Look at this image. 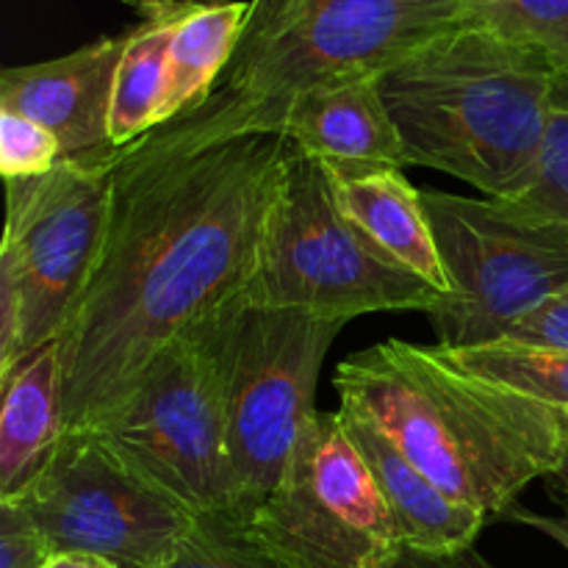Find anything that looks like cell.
<instances>
[{
  "instance_id": "6da1fadb",
  "label": "cell",
  "mask_w": 568,
  "mask_h": 568,
  "mask_svg": "<svg viewBox=\"0 0 568 568\" xmlns=\"http://www.w3.org/2000/svg\"><path fill=\"white\" fill-rule=\"evenodd\" d=\"M288 150L222 87L114 150L103 253L59 336L67 430L100 425L175 338L242 297Z\"/></svg>"
},
{
  "instance_id": "7a4b0ae2",
  "label": "cell",
  "mask_w": 568,
  "mask_h": 568,
  "mask_svg": "<svg viewBox=\"0 0 568 568\" xmlns=\"http://www.w3.org/2000/svg\"><path fill=\"white\" fill-rule=\"evenodd\" d=\"M342 410L386 433L444 494L497 521L560 466L566 425L541 399L464 369L442 344L366 347L333 377Z\"/></svg>"
},
{
  "instance_id": "3957f363",
  "label": "cell",
  "mask_w": 568,
  "mask_h": 568,
  "mask_svg": "<svg viewBox=\"0 0 568 568\" xmlns=\"http://www.w3.org/2000/svg\"><path fill=\"white\" fill-rule=\"evenodd\" d=\"M555 83L547 59L471 14L377 75L408 166L442 170L491 200H519L536 181Z\"/></svg>"
},
{
  "instance_id": "277c9868",
  "label": "cell",
  "mask_w": 568,
  "mask_h": 568,
  "mask_svg": "<svg viewBox=\"0 0 568 568\" xmlns=\"http://www.w3.org/2000/svg\"><path fill=\"white\" fill-rule=\"evenodd\" d=\"M466 17L464 0H288L242 37L222 89L247 105L253 128L281 133L297 94L383 75Z\"/></svg>"
},
{
  "instance_id": "5b68a950",
  "label": "cell",
  "mask_w": 568,
  "mask_h": 568,
  "mask_svg": "<svg viewBox=\"0 0 568 568\" xmlns=\"http://www.w3.org/2000/svg\"><path fill=\"white\" fill-rule=\"evenodd\" d=\"M242 303L347 325L364 314H430L442 294L372 247L333 203L320 161L292 144Z\"/></svg>"
},
{
  "instance_id": "8992f818",
  "label": "cell",
  "mask_w": 568,
  "mask_h": 568,
  "mask_svg": "<svg viewBox=\"0 0 568 568\" xmlns=\"http://www.w3.org/2000/svg\"><path fill=\"white\" fill-rule=\"evenodd\" d=\"M111 155L64 159L6 181L0 242V375L59 342L109 231Z\"/></svg>"
},
{
  "instance_id": "52a82bcc",
  "label": "cell",
  "mask_w": 568,
  "mask_h": 568,
  "mask_svg": "<svg viewBox=\"0 0 568 568\" xmlns=\"http://www.w3.org/2000/svg\"><path fill=\"white\" fill-rule=\"evenodd\" d=\"M231 305L175 338L150 364L131 397L92 427L133 471L189 514L227 519L225 333Z\"/></svg>"
},
{
  "instance_id": "ba28073f",
  "label": "cell",
  "mask_w": 568,
  "mask_h": 568,
  "mask_svg": "<svg viewBox=\"0 0 568 568\" xmlns=\"http://www.w3.org/2000/svg\"><path fill=\"white\" fill-rule=\"evenodd\" d=\"M344 322L231 305L225 333V447L231 519L250 516L275 491L305 422L316 414V381Z\"/></svg>"
},
{
  "instance_id": "9c48e42d",
  "label": "cell",
  "mask_w": 568,
  "mask_h": 568,
  "mask_svg": "<svg viewBox=\"0 0 568 568\" xmlns=\"http://www.w3.org/2000/svg\"><path fill=\"white\" fill-rule=\"evenodd\" d=\"M453 294L430 311L449 349L503 342L519 316L568 288V222L514 200L425 192Z\"/></svg>"
},
{
  "instance_id": "30bf717a",
  "label": "cell",
  "mask_w": 568,
  "mask_h": 568,
  "mask_svg": "<svg viewBox=\"0 0 568 568\" xmlns=\"http://www.w3.org/2000/svg\"><path fill=\"white\" fill-rule=\"evenodd\" d=\"M242 527L288 568H383L405 549L342 410L305 422L281 483Z\"/></svg>"
},
{
  "instance_id": "8fae6325",
  "label": "cell",
  "mask_w": 568,
  "mask_h": 568,
  "mask_svg": "<svg viewBox=\"0 0 568 568\" xmlns=\"http://www.w3.org/2000/svg\"><path fill=\"white\" fill-rule=\"evenodd\" d=\"M11 503L37 521L53 552H89L120 568H159L197 521L92 427H70Z\"/></svg>"
},
{
  "instance_id": "7c38bea8",
  "label": "cell",
  "mask_w": 568,
  "mask_h": 568,
  "mask_svg": "<svg viewBox=\"0 0 568 568\" xmlns=\"http://www.w3.org/2000/svg\"><path fill=\"white\" fill-rule=\"evenodd\" d=\"M128 31L100 37L72 53L0 72V109L48 128L64 159L111 153V100Z\"/></svg>"
},
{
  "instance_id": "4fadbf2b",
  "label": "cell",
  "mask_w": 568,
  "mask_h": 568,
  "mask_svg": "<svg viewBox=\"0 0 568 568\" xmlns=\"http://www.w3.org/2000/svg\"><path fill=\"white\" fill-rule=\"evenodd\" d=\"M320 164L333 203L364 233L366 242L399 270L425 281L433 292L442 294V300L449 297L453 283L438 253L425 192H419L399 166L333 161Z\"/></svg>"
},
{
  "instance_id": "5bb4252c",
  "label": "cell",
  "mask_w": 568,
  "mask_h": 568,
  "mask_svg": "<svg viewBox=\"0 0 568 568\" xmlns=\"http://www.w3.org/2000/svg\"><path fill=\"white\" fill-rule=\"evenodd\" d=\"M281 133L305 155L333 164L408 166L377 78L322 83L286 105Z\"/></svg>"
},
{
  "instance_id": "9a60e30c",
  "label": "cell",
  "mask_w": 568,
  "mask_h": 568,
  "mask_svg": "<svg viewBox=\"0 0 568 568\" xmlns=\"http://www.w3.org/2000/svg\"><path fill=\"white\" fill-rule=\"evenodd\" d=\"M342 414L347 422L349 438L361 449L383 499H386L403 547L427 555L471 552L477 536L486 530V525H491L488 516L444 494L375 425L347 414V410Z\"/></svg>"
},
{
  "instance_id": "2e32d148",
  "label": "cell",
  "mask_w": 568,
  "mask_h": 568,
  "mask_svg": "<svg viewBox=\"0 0 568 568\" xmlns=\"http://www.w3.org/2000/svg\"><path fill=\"white\" fill-rule=\"evenodd\" d=\"M59 342L0 375V499H14L64 438Z\"/></svg>"
},
{
  "instance_id": "e0dca14e",
  "label": "cell",
  "mask_w": 568,
  "mask_h": 568,
  "mask_svg": "<svg viewBox=\"0 0 568 568\" xmlns=\"http://www.w3.org/2000/svg\"><path fill=\"white\" fill-rule=\"evenodd\" d=\"M250 3L225 0L216 6L189 9L178 22L166 59V92L161 122L194 111L216 92V81L227 72L239 42Z\"/></svg>"
},
{
  "instance_id": "ac0fdd59",
  "label": "cell",
  "mask_w": 568,
  "mask_h": 568,
  "mask_svg": "<svg viewBox=\"0 0 568 568\" xmlns=\"http://www.w3.org/2000/svg\"><path fill=\"white\" fill-rule=\"evenodd\" d=\"M186 11L144 20L128 31L125 53L120 59L111 100V148L120 150L161 125V105L166 92V59L178 22Z\"/></svg>"
},
{
  "instance_id": "d6986e66",
  "label": "cell",
  "mask_w": 568,
  "mask_h": 568,
  "mask_svg": "<svg viewBox=\"0 0 568 568\" xmlns=\"http://www.w3.org/2000/svg\"><path fill=\"white\" fill-rule=\"evenodd\" d=\"M444 349L464 369L541 399L544 405L558 410L568 442V353H549V349H532L510 342Z\"/></svg>"
},
{
  "instance_id": "ffe728a7",
  "label": "cell",
  "mask_w": 568,
  "mask_h": 568,
  "mask_svg": "<svg viewBox=\"0 0 568 568\" xmlns=\"http://www.w3.org/2000/svg\"><path fill=\"white\" fill-rule=\"evenodd\" d=\"M469 14L568 75V0H488Z\"/></svg>"
},
{
  "instance_id": "44dd1931",
  "label": "cell",
  "mask_w": 568,
  "mask_h": 568,
  "mask_svg": "<svg viewBox=\"0 0 568 568\" xmlns=\"http://www.w3.org/2000/svg\"><path fill=\"white\" fill-rule=\"evenodd\" d=\"M159 568H288L261 549L239 521L227 516H197L175 552Z\"/></svg>"
},
{
  "instance_id": "7402d4cb",
  "label": "cell",
  "mask_w": 568,
  "mask_h": 568,
  "mask_svg": "<svg viewBox=\"0 0 568 568\" xmlns=\"http://www.w3.org/2000/svg\"><path fill=\"white\" fill-rule=\"evenodd\" d=\"M61 161L59 139L39 122L0 109V175L22 181L53 170Z\"/></svg>"
},
{
  "instance_id": "603a6c76",
  "label": "cell",
  "mask_w": 568,
  "mask_h": 568,
  "mask_svg": "<svg viewBox=\"0 0 568 568\" xmlns=\"http://www.w3.org/2000/svg\"><path fill=\"white\" fill-rule=\"evenodd\" d=\"M514 203L568 222V109H555L532 186Z\"/></svg>"
},
{
  "instance_id": "cb8c5ba5",
  "label": "cell",
  "mask_w": 568,
  "mask_h": 568,
  "mask_svg": "<svg viewBox=\"0 0 568 568\" xmlns=\"http://www.w3.org/2000/svg\"><path fill=\"white\" fill-rule=\"evenodd\" d=\"M53 555L37 521L11 499H0V568H44Z\"/></svg>"
},
{
  "instance_id": "d4e9b609",
  "label": "cell",
  "mask_w": 568,
  "mask_h": 568,
  "mask_svg": "<svg viewBox=\"0 0 568 568\" xmlns=\"http://www.w3.org/2000/svg\"><path fill=\"white\" fill-rule=\"evenodd\" d=\"M503 342L549 349V353H568V288L532 308L530 314L519 316L505 331Z\"/></svg>"
},
{
  "instance_id": "484cf974",
  "label": "cell",
  "mask_w": 568,
  "mask_h": 568,
  "mask_svg": "<svg viewBox=\"0 0 568 568\" xmlns=\"http://www.w3.org/2000/svg\"><path fill=\"white\" fill-rule=\"evenodd\" d=\"M558 499H560V508L564 510L555 516L532 514V510L519 508V505H516V508L508 510V516H505V519L519 521V525H527V527H532V530L544 532V536L552 538L555 544H560V547L568 552V497H558Z\"/></svg>"
},
{
  "instance_id": "4316f807",
  "label": "cell",
  "mask_w": 568,
  "mask_h": 568,
  "mask_svg": "<svg viewBox=\"0 0 568 568\" xmlns=\"http://www.w3.org/2000/svg\"><path fill=\"white\" fill-rule=\"evenodd\" d=\"M480 560L471 552L466 555H427L416 552V549H403L392 564L383 568H477Z\"/></svg>"
},
{
  "instance_id": "83f0119b",
  "label": "cell",
  "mask_w": 568,
  "mask_h": 568,
  "mask_svg": "<svg viewBox=\"0 0 568 568\" xmlns=\"http://www.w3.org/2000/svg\"><path fill=\"white\" fill-rule=\"evenodd\" d=\"M44 568H120V566L89 552H53L48 558V564H44Z\"/></svg>"
},
{
  "instance_id": "f1b7e54d",
  "label": "cell",
  "mask_w": 568,
  "mask_h": 568,
  "mask_svg": "<svg viewBox=\"0 0 568 568\" xmlns=\"http://www.w3.org/2000/svg\"><path fill=\"white\" fill-rule=\"evenodd\" d=\"M286 3L288 0H250L247 22H244L242 37H247V33H255L258 28H264L266 22H270L272 17H275Z\"/></svg>"
},
{
  "instance_id": "f546056e",
  "label": "cell",
  "mask_w": 568,
  "mask_h": 568,
  "mask_svg": "<svg viewBox=\"0 0 568 568\" xmlns=\"http://www.w3.org/2000/svg\"><path fill=\"white\" fill-rule=\"evenodd\" d=\"M125 3L133 6L139 14H144V20H153V17H161V14H170V11H175L170 6V0H125Z\"/></svg>"
},
{
  "instance_id": "4dcf8cb0",
  "label": "cell",
  "mask_w": 568,
  "mask_h": 568,
  "mask_svg": "<svg viewBox=\"0 0 568 568\" xmlns=\"http://www.w3.org/2000/svg\"><path fill=\"white\" fill-rule=\"evenodd\" d=\"M549 486H552L555 497H568V442L564 447V458H560V466L547 477Z\"/></svg>"
},
{
  "instance_id": "1f68e13d",
  "label": "cell",
  "mask_w": 568,
  "mask_h": 568,
  "mask_svg": "<svg viewBox=\"0 0 568 568\" xmlns=\"http://www.w3.org/2000/svg\"><path fill=\"white\" fill-rule=\"evenodd\" d=\"M225 3V0H170V6L175 11H189V9H200V6H216Z\"/></svg>"
},
{
  "instance_id": "d6a6232c",
  "label": "cell",
  "mask_w": 568,
  "mask_h": 568,
  "mask_svg": "<svg viewBox=\"0 0 568 568\" xmlns=\"http://www.w3.org/2000/svg\"><path fill=\"white\" fill-rule=\"evenodd\" d=\"M555 109H568V75L555 83Z\"/></svg>"
},
{
  "instance_id": "836d02e7",
  "label": "cell",
  "mask_w": 568,
  "mask_h": 568,
  "mask_svg": "<svg viewBox=\"0 0 568 568\" xmlns=\"http://www.w3.org/2000/svg\"><path fill=\"white\" fill-rule=\"evenodd\" d=\"M464 3H466V9H477V6H483V3H488V0H464Z\"/></svg>"
},
{
  "instance_id": "e575fe53",
  "label": "cell",
  "mask_w": 568,
  "mask_h": 568,
  "mask_svg": "<svg viewBox=\"0 0 568 568\" xmlns=\"http://www.w3.org/2000/svg\"><path fill=\"white\" fill-rule=\"evenodd\" d=\"M477 568H486V566H483V564H480V566H477Z\"/></svg>"
},
{
  "instance_id": "d590c367",
  "label": "cell",
  "mask_w": 568,
  "mask_h": 568,
  "mask_svg": "<svg viewBox=\"0 0 568 568\" xmlns=\"http://www.w3.org/2000/svg\"><path fill=\"white\" fill-rule=\"evenodd\" d=\"M122 3H125V0H122Z\"/></svg>"
}]
</instances>
